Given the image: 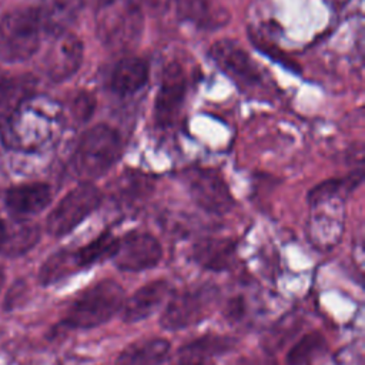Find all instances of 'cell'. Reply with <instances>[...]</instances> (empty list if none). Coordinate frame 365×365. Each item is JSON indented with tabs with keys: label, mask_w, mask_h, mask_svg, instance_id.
<instances>
[{
	"label": "cell",
	"mask_w": 365,
	"mask_h": 365,
	"mask_svg": "<svg viewBox=\"0 0 365 365\" xmlns=\"http://www.w3.org/2000/svg\"><path fill=\"white\" fill-rule=\"evenodd\" d=\"M1 125V143L21 153H41L58 141L64 128V111L51 97L30 94Z\"/></svg>",
	"instance_id": "1"
},
{
	"label": "cell",
	"mask_w": 365,
	"mask_h": 365,
	"mask_svg": "<svg viewBox=\"0 0 365 365\" xmlns=\"http://www.w3.org/2000/svg\"><path fill=\"white\" fill-rule=\"evenodd\" d=\"M123 141L117 130L108 124H96L86 130L77 141L71 157V168L81 182L103 177L120 158Z\"/></svg>",
	"instance_id": "2"
},
{
	"label": "cell",
	"mask_w": 365,
	"mask_h": 365,
	"mask_svg": "<svg viewBox=\"0 0 365 365\" xmlns=\"http://www.w3.org/2000/svg\"><path fill=\"white\" fill-rule=\"evenodd\" d=\"M124 298V289L115 279L97 281L78 294L68 307L61 325L68 329L100 327L120 312Z\"/></svg>",
	"instance_id": "3"
},
{
	"label": "cell",
	"mask_w": 365,
	"mask_h": 365,
	"mask_svg": "<svg viewBox=\"0 0 365 365\" xmlns=\"http://www.w3.org/2000/svg\"><path fill=\"white\" fill-rule=\"evenodd\" d=\"M97 34L114 51L134 47L143 34L144 13L140 0H98Z\"/></svg>",
	"instance_id": "4"
},
{
	"label": "cell",
	"mask_w": 365,
	"mask_h": 365,
	"mask_svg": "<svg viewBox=\"0 0 365 365\" xmlns=\"http://www.w3.org/2000/svg\"><path fill=\"white\" fill-rule=\"evenodd\" d=\"M43 27L38 9L16 7L0 19V60L21 63L31 58L38 47Z\"/></svg>",
	"instance_id": "5"
},
{
	"label": "cell",
	"mask_w": 365,
	"mask_h": 365,
	"mask_svg": "<svg viewBox=\"0 0 365 365\" xmlns=\"http://www.w3.org/2000/svg\"><path fill=\"white\" fill-rule=\"evenodd\" d=\"M220 291L212 284L187 287L168 297L160 318L163 328L180 331L202 322L218 302Z\"/></svg>",
	"instance_id": "6"
},
{
	"label": "cell",
	"mask_w": 365,
	"mask_h": 365,
	"mask_svg": "<svg viewBox=\"0 0 365 365\" xmlns=\"http://www.w3.org/2000/svg\"><path fill=\"white\" fill-rule=\"evenodd\" d=\"M101 200L103 194L93 182H80L70 190L47 215V232L57 238L70 234L98 208Z\"/></svg>",
	"instance_id": "7"
},
{
	"label": "cell",
	"mask_w": 365,
	"mask_h": 365,
	"mask_svg": "<svg viewBox=\"0 0 365 365\" xmlns=\"http://www.w3.org/2000/svg\"><path fill=\"white\" fill-rule=\"evenodd\" d=\"M192 201L205 212L222 215L234 207V197L224 178L212 168L191 167L181 175Z\"/></svg>",
	"instance_id": "8"
},
{
	"label": "cell",
	"mask_w": 365,
	"mask_h": 365,
	"mask_svg": "<svg viewBox=\"0 0 365 365\" xmlns=\"http://www.w3.org/2000/svg\"><path fill=\"white\" fill-rule=\"evenodd\" d=\"M307 234L311 244L321 251H331L342 238L345 207L342 195H334L309 202Z\"/></svg>",
	"instance_id": "9"
},
{
	"label": "cell",
	"mask_w": 365,
	"mask_h": 365,
	"mask_svg": "<svg viewBox=\"0 0 365 365\" xmlns=\"http://www.w3.org/2000/svg\"><path fill=\"white\" fill-rule=\"evenodd\" d=\"M163 258L160 241L150 232L131 231L118 238L111 261L124 272H140L151 269Z\"/></svg>",
	"instance_id": "10"
},
{
	"label": "cell",
	"mask_w": 365,
	"mask_h": 365,
	"mask_svg": "<svg viewBox=\"0 0 365 365\" xmlns=\"http://www.w3.org/2000/svg\"><path fill=\"white\" fill-rule=\"evenodd\" d=\"M83 56L81 38L68 30L63 31L56 34L48 46L43 58V70L51 81H66L81 67Z\"/></svg>",
	"instance_id": "11"
},
{
	"label": "cell",
	"mask_w": 365,
	"mask_h": 365,
	"mask_svg": "<svg viewBox=\"0 0 365 365\" xmlns=\"http://www.w3.org/2000/svg\"><path fill=\"white\" fill-rule=\"evenodd\" d=\"M187 94V77L178 63H168L163 68L160 87L154 101V118L158 125H171L184 104Z\"/></svg>",
	"instance_id": "12"
},
{
	"label": "cell",
	"mask_w": 365,
	"mask_h": 365,
	"mask_svg": "<svg viewBox=\"0 0 365 365\" xmlns=\"http://www.w3.org/2000/svg\"><path fill=\"white\" fill-rule=\"evenodd\" d=\"M210 56L227 76L240 84L251 86L262 80L255 61L234 40L222 38L215 41L210 47Z\"/></svg>",
	"instance_id": "13"
},
{
	"label": "cell",
	"mask_w": 365,
	"mask_h": 365,
	"mask_svg": "<svg viewBox=\"0 0 365 365\" xmlns=\"http://www.w3.org/2000/svg\"><path fill=\"white\" fill-rule=\"evenodd\" d=\"M170 295L171 285L168 281H150L134 291L130 297L124 298L118 315L127 324L140 322L153 315Z\"/></svg>",
	"instance_id": "14"
},
{
	"label": "cell",
	"mask_w": 365,
	"mask_h": 365,
	"mask_svg": "<svg viewBox=\"0 0 365 365\" xmlns=\"http://www.w3.org/2000/svg\"><path fill=\"white\" fill-rule=\"evenodd\" d=\"M51 187L41 181L11 185L4 194L9 212L17 220H26L41 212L51 202Z\"/></svg>",
	"instance_id": "15"
},
{
	"label": "cell",
	"mask_w": 365,
	"mask_h": 365,
	"mask_svg": "<svg viewBox=\"0 0 365 365\" xmlns=\"http://www.w3.org/2000/svg\"><path fill=\"white\" fill-rule=\"evenodd\" d=\"M237 244L231 238H202L192 245L191 258L207 271L221 272L231 268Z\"/></svg>",
	"instance_id": "16"
},
{
	"label": "cell",
	"mask_w": 365,
	"mask_h": 365,
	"mask_svg": "<svg viewBox=\"0 0 365 365\" xmlns=\"http://www.w3.org/2000/svg\"><path fill=\"white\" fill-rule=\"evenodd\" d=\"M150 66L137 56L123 57L110 76V88L120 97H128L140 91L148 81Z\"/></svg>",
	"instance_id": "17"
},
{
	"label": "cell",
	"mask_w": 365,
	"mask_h": 365,
	"mask_svg": "<svg viewBox=\"0 0 365 365\" xmlns=\"http://www.w3.org/2000/svg\"><path fill=\"white\" fill-rule=\"evenodd\" d=\"M234 346V339L224 335L207 334L181 346L175 365H205L211 358L222 355Z\"/></svg>",
	"instance_id": "18"
},
{
	"label": "cell",
	"mask_w": 365,
	"mask_h": 365,
	"mask_svg": "<svg viewBox=\"0 0 365 365\" xmlns=\"http://www.w3.org/2000/svg\"><path fill=\"white\" fill-rule=\"evenodd\" d=\"M170 342L165 338H147L131 342L117 356L114 365H160L168 356Z\"/></svg>",
	"instance_id": "19"
},
{
	"label": "cell",
	"mask_w": 365,
	"mask_h": 365,
	"mask_svg": "<svg viewBox=\"0 0 365 365\" xmlns=\"http://www.w3.org/2000/svg\"><path fill=\"white\" fill-rule=\"evenodd\" d=\"M84 3L86 0H47L38 9L43 31L53 36L67 31L83 10Z\"/></svg>",
	"instance_id": "20"
},
{
	"label": "cell",
	"mask_w": 365,
	"mask_h": 365,
	"mask_svg": "<svg viewBox=\"0 0 365 365\" xmlns=\"http://www.w3.org/2000/svg\"><path fill=\"white\" fill-rule=\"evenodd\" d=\"M178 14L200 27H218L228 19L225 9L215 0H178Z\"/></svg>",
	"instance_id": "21"
},
{
	"label": "cell",
	"mask_w": 365,
	"mask_h": 365,
	"mask_svg": "<svg viewBox=\"0 0 365 365\" xmlns=\"http://www.w3.org/2000/svg\"><path fill=\"white\" fill-rule=\"evenodd\" d=\"M117 242H118L117 237H114L110 231H104L98 237H96L93 241L87 242L86 245L77 250H73L74 258L80 271L100 261L111 259L117 248Z\"/></svg>",
	"instance_id": "22"
},
{
	"label": "cell",
	"mask_w": 365,
	"mask_h": 365,
	"mask_svg": "<svg viewBox=\"0 0 365 365\" xmlns=\"http://www.w3.org/2000/svg\"><path fill=\"white\" fill-rule=\"evenodd\" d=\"M80 271L73 250H60L51 254L38 269V281L47 287L60 282Z\"/></svg>",
	"instance_id": "23"
},
{
	"label": "cell",
	"mask_w": 365,
	"mask_h": 365,
	"mask_svg": "<svg viewBox=\"0 0 365 365\" xmlns=\"http://www.w3.org/2000/svg\"><path fill=\"white\" fill-rule=\"evenodd\" d=\"M327 349V339L319 331H311L301 336L288 351L287 365H309Z\"/></svg>",
	"instance_id": "24"
},
{
	"label": "cell",
	"mask_w": 365,
	"mask_h": 365,
	"mask_svg": "<svg viewBox=\"0 0 365 365\" xmlns=\"http://www.w3.org/2000/svg\"><path fill=\"white\" fill-rule=\"evenodd\" d=\"M30 78H14L0 76V117L4 120L14 110V107L27 96L31 88ZM3 120V123H4Z\"/></svg>",
	"instance_id": "25"
},
{
	"label": "cell",
	"mask_w": 365,
	"mask_h": 365,
	"mask_svg": "<svg viewBox=\"0 0 365 365\" xmlns=\"http://www.w3.org/2000/svg\"><path fill=\"white\" fill-rule=\"evenodd\" d=\"M96 98L87 91L77 93L70 104V113L78 123H86L94 113Z\"/></svg>",
	"instance_id": "26"
},
{
	"label": "cell",
	"mask_w": 365,
	"mask_h": 365,
	"mask_svg": "<svg viewBox=\"0 0 365 365\" xmlns=\"http://www.w3.org/2000/svg\"><path fill=\"white\" fill-rule=\"evenodd\" d=\"M231 365H277V361L269 351H258L238 356Z\"/></svg>",
	"instance_id": "27"
},
{
	"label": "cell",
	"mask_w": 365,
	"mask_h": 365,
	"mask_svg": "<svg viewBox=\"0 0 365 365\" xmlns=\"http://www.w3.org/2000/svg\"><path fill=\"white\" fill-rule=\"evenodd\" d=\"M11 240V227L0 217V252L9 254Z\"/></svg>",
	"instance_id": "28"
},
{
	"label": "cell",
	"mask_w": 365,
	"mask_h": 365,
	"mask_svg": "<svg viewBox=\"0 0 365 365\" xmlns=\"http://www.w3.org/2000/svg\"><path fill=\"white\" fill-rule=\"evenodd\" d=\"M3 282H4V271H3V268L0 267V288H1Z\"/></svg>",
	"instance_id": "29"
}]
</instances>
